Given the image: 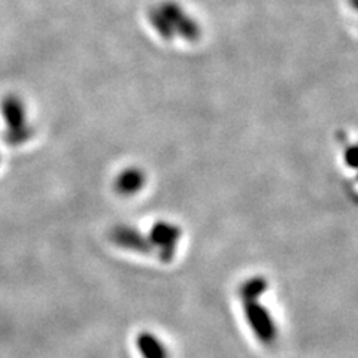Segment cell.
Segmentation results:
<instances>
[{
	"instance_id": "obj_1",
	"label": "cell",
	"mask_w": 358,
	"mask_h": 358,
	"mask_svg": "<svg viewBox=\"0 0 358 358\" xmlns=\"http://www.w3.org/2000/svg\"><path fill=\"white\" fill-rule=\"evenodd\" d=\"M2 115L5 120V141L10 147H21L33 136L26 105L18 96L9 94L2 100Z\"/></svg>"
},
{
	"instance_id": "obj_6",
	"label": "cell",
	"mask_w": 358,
	"mask_h": 358,
	"mask_svg": "<svg viewBox=\"0 0 358 358\" xmlns=\"http://www.w3.org/2000/svg\"><path fill=\"white\" fill-rule=\"evenodd\" d=\"M145 185V173L138 167H129L122 171L114 181L115 192L121 196H134L138 194Z\"/></svg>"
},
{
	"instance_id": "obj_4",
	"label": "cell",
	"mask_w": 358,
	"mask_h": 358,
	"mask_svg": "<svg viewBox=\"0 0 358 358\" xmlns=\"http://www.w3.org/2000/svg\"><path fill=\"white\" fill-rule=\"evenodd\" d=\"M245 315L263 342H272L276 338V327L271 315L266 308L257 303L255 299H245Z\"/></svg>"
},
{
	"instance_id": "obj_3",
	"label": "cell",
	"mask_w": 358,
	"mask_h": 358,
	"mask_svg": "<svg viewBox=\"0 0 358 358\" xmlns=\"http://www.w3.org/2000/svg\"><path fill=\"white\" fill-rule=\"evenodd\" d=\"M162 13L171 22L175 36L182 38L188 42H196L200 38V26L194 18L189 17L185 10L175 2H164L159 6Z\"/></svg>"
},
{
	"instance_id": "obj_8",
	"label": "cell",
	"mask_w": 358,
	"mask_h": 358,
	"mask_svg": "<svg viewBox=\"0 0 358 358\" xmlns=\"http://www.w3.org/2000/svg\"><path fill=\"white\" fill-rule=\"evenodd\" d=\"M148 18H150L151 26L155 29V31L159 33V35L164 41H173L176 38L175 33H173V29L171 26V22L167 21L166 15L162 13V9L159 6L150 9Z\"/></svg>"
},
{
	"instance_id": "obj_5",
	"label": "cell",
	"mask_w": 358,
	"mask_h": 358,
	"mask_svg": "<svg viewBox=\"0 0 358 358\" xmlns=\"http://www.w3.org/2000/svg\"><path fill=\"white\" fill-rule=\"evenodd\" d=\"M110 241L121 246V248L131 250L136 252L148 254L152 250V245L148 238H145L139 230L130 226H122V224L112 229Z\"/></svg>"
},
{
	"instance_id": "obj_2",
	"label": "cell",
	"mask_w": 358,
	"mask_h": 358,
	"mask_svg": "<svg viewBox=\"0 0 358 358\" xmlns=\"http://www.w3.org/2000/svg\"><path fill=\"white\" fill-rule=\"evenodd\" d=\"M148 239L152 250L160 254V259L169 262L175 255L178 242L181 239V229L172 222L159 221L152 226Z\"/></svg>"
},
{
	"instance_id": "obj_9",
	"label": "cell",
	"mask_w": 358,
	"mask_h": 358,
	"mask_svg": "<svg viewBox=\"0 0 358 358\" xmlns=\"http://www.w3.org/2000/svg\"><path fill=\"white\" fill-rule=\"evenodd\" d=\"M267 288V284L263 278H252L242 287L243 299H257L263 294Z\"/></svg>"
},
{
	"instance_id": "obj_7",
	"label": "cell",
	"mask_w": 358,
	"mask_h": 358,
	"mask_svg": "<svg viewBox=\"0 0 358 358\" xmlns=\"http://www.w3.org/2000/svg\"><path fill=\"white\" fill-rule=\"evenodd\" d=\"M138 348L143 358H167L164 345L151 333H142L139 336Z\"/></svg>"
}]
</instances>
